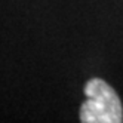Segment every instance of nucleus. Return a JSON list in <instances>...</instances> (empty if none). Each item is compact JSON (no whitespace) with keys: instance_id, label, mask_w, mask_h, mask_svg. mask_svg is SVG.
<instances>
[{"instance_id":"nucleus-1","label":"nucleus","mask_w":123,"mask_h":123,"mask_svg":"<svg viewBox=\"0 0 123 123\" xmlns=\"http://www.w3.org/2000/svg\"><path fill=\"white\" fill-rule=\"evenodd\" d=\"M86 101L80 108L83 123H122L123 107L116 91L102 79H91L85 85Z\"/></svg>"}]
</instances>
